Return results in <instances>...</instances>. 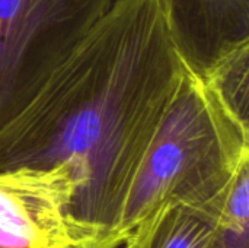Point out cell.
I'll return each mask as SVG.
<instances>
[{
  "label": "cell",
  "instance_id": "obj_6",
  "mask_svg": "<svg viewBox=\"0 0 249 248\" xmlns=\"http://www.w3.org/2000/svg\"><path fill=\"white\" fill-rule=\"evenodd\" d=\"M249 38L222 45L203 72L219 89L229 107L248 121Z\"/></svg>",
  "mask_w": 249,
  "mask_h": 248
},
{
  "label": "cell",
  "instance_id": "obj_4",
  "mask_svg": "<svg viewBox=\"0 0 249 248\" xmlns=\"http://www.w3.org/2000/svg\"><path fill=\"white\" fill-rule=\"evenodd\" d=\"M118 0H0V118L29 82Z\"/></svg>",
  "mask_w": 249,
  "mask_h": 248
},
{
  "label": "cell",
  "instance_id": "obj_8",
  "mask_svg": "<svg viewBox=\"0 0 249 248\" xmlns=\"http://www.w3.org/2000/svg\"><path fill=\"white\" fill-rule=\"evenodd\" d=\"M114 248H131V244H130V240L127 238L123 244H120V246H117V247Z\"/></svg>",
  "mask_w": 249,
  "mask_h": 248
},
{
  "label": "cell",
  "instance_id": "obj_2",
  "mask_svg": "<svg viewBox=\"0 0 249 248\" xmlns=\"http://www.w3.org/2000/svg\"><path fill=\"white\" fill-rule=\"evenodd\" d=\"M249 168V126L194 63L108 227L123 244L163 206L184 208L222 231L225 203Z\"/></svg>",
  "mask_w": 249,
  "mask_h": 248
},
{
  "label": "cell",
  "instance_id": "obj_3",
  "mask_svg": "<svg viewBox=\"0 0 249 248\" xmlns=\"http://www.w3.org/2000/svg\"><path fill=\"white\" fill-rule=\"evenodd\" d=\"M77 189L69 162L0 170V248L117 247L77 216Z\"/></svg>",
  "mask_w": 249,
  "mask_h": 248
},
{
  "label": "cell",
  "instance_id": "obj_5",
  "mask_svg": "<svg viewBox=\"0 0 249 248\" xmlns=\"http://www.w3.org/2000/svg\"><path fill=\"white\" fill-rule=\"evenodd\" d=\"M131 248H249L244 247L207 219L179 206H163L128 237Z\"/></svg>",
  "mask_w": 249,
  "mask_h": 248
},
{
  "label": "cell",
  "instance_id": "obj_1",
  "mask_svg": "<svg viewBox=\"0 0 249 248\" xmlns=\"http://www.w3.org/2000/svg\"><path fill=\"white\" fill-rule=\"evenodd\" d=\"M194 63L174 0H118L12 99L0 118V170L69 162L77 216L109 240L120 199Z\"/></svg>",
  "mask_w": 249,
  "mask_h": 248
},
{
  "label": "cell",
  "instance_id": "obj_7",
  "mask_svg": "<svg viewBox=\"0 0 249 248\" xmlns=\"http://www.w3.org/2000/svg\"><path fill=\"white\" fill-rule=\"evenodd\" d=\"M193 3L207 38L216 41V51L225 44L249 37V0H193Z\"/></svg>",
  "mask_w": 249,
  "mask_h": 248
}]
</instances>
